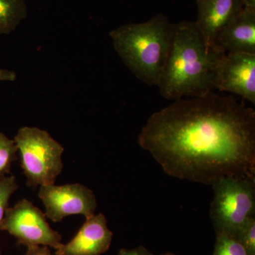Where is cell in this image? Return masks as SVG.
<instances>
[{"instance_id": "cell-2", "label": "cell", "mask_w": 255, "mask_h": 255, "mask_svg": "<svg viewBox=\"0 0 255 255\" xmlns=\"http://www.w3.org/2000/svg\"><path fill=\"white\" fill-rule=\"evenodd\" d=\"M222 52L206 44L195 21L173 23L170 48L157 87L166 100L200 97L214 91Z\"/></svg>"}, {"instance_id": "cell-16", "label": "cell", "mask_w": 255, "mask_h": 255, "mask_svg": "<svg viewBox=\"0 0 255 255\" xmlns=\"http://www.w3.org/2000/svg\"><path fill=\"white\" fill-rule=\"evenodd\" d=\"M238 241L249 255H255V217L252 218L238 233Z\"/></svg>"}, {"instance_id": "cell-17", "label": "cell", "mask_w": 255, "mask_h": 255, "mask_svg": "<svg viewBox=\"0 0 255 255\" xmlns=\"http://www.w3.org/2000/svg\"><path fill=\"white\" fill-rule=\"evenodd\" d=\"M26 251L23 255H54L50 251V248L43 246L26 247Z\"/></svg>"}, {"instance_id": "cell-6", "label": "cell", "mask_w": 255, "mask_h": 255, "mask_svg": "<svg viewBox=\"0 0 255 255\" xmlns=\"http://www.w3.org/2000/svg\"><path fill=\"white\" fill-rule=\"evenodd\" d=\"M0 230L9 233L23 246H47L56 251L63 244L62 236L50 227L45 212L26 199L8 207Z\"/></svg>"}, {"instance_id": "cell-20", "label": "cell", "mask_w": 255, "mask_h": 255, "mask_svg": "<svg viewBox=\"0 0 255 255\" xmlns=\"http://www.w3.org/2000/svg\"><path fill=\"white\" fill-rule=\"evenodd\" d=\"M244 7L255 9V0H241Z\"/></svg>"}, {"instance_id": "cell-21", "label": "cell", "mask_w": 255, "mask_h": 255, "mask_svg": "<svg viewBox=\"0 0 255 255\" xmlns=\"http://www.w3.org/2000/svg\"><path fill=\"white\" fill-rule=\"evenodd\" d=\"M160 255H176L172 254V253H165V254Z\"/></svg>"}, {"instance_id": "cell-1", "label": "cell", "mask_w": 255, "mask_h": 255, "mask_svg": "<svg viewBox=\"0 0 255 255\" xmlns=\"http://www.w3.org/2000/svg\"><path fill=\"white\" fill-rule=\"evenodd\" d=\"M138 144L172 177L211 186L255 180V112L233 96L174 101L151 115Z\"/></svg>"}, {"instance_id": "cell-7", "label": "cell", "mask_w": 255, "mask_h": 255, "mask_svg": "<svg viewBox=\"0 0 255 255\" xmlns=\"http://www.w3.org/2000/svg\"><path fill=\"white\" fill-rule=\"evenodd\" d=\"M38 197L45 206L46 217L54 223L73 215L88 219L95 215L97 207L95 193L80 183L41 186Z\"/></svg>"}, {"instance_id": "cell-18", "label": "cell", "mask_w": 255, "mask_h": 255, "mask_svg": "<svg viewBox=\"0 0 255 255\" xmlns=\"http://www.w3.org/2000/svg\"><path fill=\"white\" fill-rule=\"evenodd\" d=\"M118 255H154L144 246H138L134 249H121Z\"/></svg>"}, {"instance_id": "cell-14", "label": "cell", "mask_w": 255, "mask_h": 255, "mask_svg": "<svg viewBox=\"0 0 255 255\" xmlns=\"http://www.w3.org/2000/svg\"><path fill=\"white\" fill-rule=\"evenodd\" d=\"M213 255H249L237 238L228 235L216 234Z\"/></svg>"}, {"instance_id": "cell-15", "label": "cell", "mask_w": 255, "mask_h": 255, "mask_svg": "<svg viewBox=\"0 0 255 255\" xmlns=\"http://www.w3.org/2000/svg\"><path fill=\"white\" fill-rule=\"evenodd\" d=\"M18 189V184L14 176H7L0 179V223L8 209L10 198Z\"/></svg>"}, {"instance_id": "cell-12", "label": "cell", "mask_w": 255, "mask_h": 255, "mask_svg": "<svg viewBox=\"0 0 255 255\" xmlns=\"http://www.w3.org/2000/svg\"><path fill=\"white\" fill-rule=\"evenodd\" d=\"M27 16L26 0H0V35L14 31Z\"/></svg>"}, {"instance_id": "cell-3", "label": "cell", "mask_w": 255, "mask_h": 255, "mask_svg": "<svg viewBox=\"0 0 255 255\" xmlns=\"http://www.w3.org/2000/svg\"><path fill=\"white\" fill-rule=\"evenodd\" d=\"M173 23L162 14L142 23H127L110 36L116 52L138 80L157 86L170 48Z\"/></svg>"}, {"instance_id": "cell-19", "label": "cell", "mask_w": 255, "mask_h": 255, "mask_svg": "<svg viewBox=\"0 0 255 255\" xmlns=\"http://www.w3.org/2000/svg\"><path fill=\"white\" fill-rule=\"evenodd\" d=\"M16 80V73L12 70L0 69V82H14Z\"/></svg>"}, {"instance_id": "cell-9", "label": "cell", "mask_w": 255, "mask_h": 255, "mask_svg": "<svg viewBox=\"0 0 255 255\" xmlns=\"http://www.w3.org/2000/svg\"><path fill=\"white\" fill-rule=\"evenodd\" d=\"M113 233L103 214L86 219L75 237L55 252V255H102L110 250Z\"/></svg>"}, {"instance_id": "cell-22", "label": "cell", "mask_w": 255, "mask_h": 255, "mask_svg": "<svg viewBox=\"0 0 255 255\" xmlns=\"http://www.w3.org/2000/svg\"><path fill=\"white\" fill-rule=\"evenodd\" d=\"M196 1H197V2H199V1H203V0H196Z\"/></svg>"}, {"instance_id": "cell-13", "label": "cell", "mask_w": 255, "mask_h": 255, "mask_svg": "<svg viewBox=\"0 0 255 255\" xmlns=\"http://www.w3.org/2000/svg\"><path fill=\"white\" fill-rule=\"evenodd\" d=\"M17 147L14 139H10L0 132V179L7 177L11 172V165L16 160Z\"/></svg>"}, {"instance_id": "cell-5", "label": "cell", "mask_w": 255, "mask_h": 255, "mask_svg": "<svg viewBox=\"0 0 255 255\" xmlns=\"http://www.w3.org/2000/svg\"><path fill=\"white\" fill-rule=\"evenodd\" d=\"M211 221L216 234L237 237L252 218L255 217V180L226 177L212 184Z\"/></svg>"}, {"instance_id": "cell-8", "label": "cell", "mask_w": 255, "mask_h": 255, "mask_svg": "<svg viewBox=\"0 0 255 255\" xmlns=\"http://www.w3.org/2000/svg\"><path fill=\"white\" fill-rule=\"evenodd\" d=\"M215 89L240 96L255 104V54L226 53L216 68Z\"/></svg>"}, {"instance_id": "cell-10", "label": "cell", "mask_w": 255, "mask_h": 255, "mask_svg": "<svg viewBox=\"0 0 255 255\" xmlns=\"http://www.w3.org/2000/svg\"><path fill=\"white\" fill-rule=\"evenodd\" d=\"M214 46L224 53L255 54V9L243 7L218 33Z\"/></svg>"}, {"instance_id": "cell-11", "label": "cell", "mask_w": 255, "mask_h": 255, "mask_svg": "<svg viewBox=\"0 0 255 255\" xmlns=\"http://www.w3.org/2000/svg\"><path fill=\"white\" fill-rule=\"evenodd\" d=\"M197 4L199 14L195 21L196 26L206 44L215 48L214 40L218 33L244 6L241 0H203Z\"/></svg>"}, {"instance_id": "cell-4", "label": "cell", "mask_w": 255, "mask_h": 255, "mask_svg": "<svg viewBox=\"0 0 255 255\" xmlns=\"http://www.w3.org/2000/svg\"><path fill=\"white\" fill-rule=\"evenodd\" d=\"M14 140L28 187L54 184L63 172V146L49 132L37 127L18 129Z\"/></svg>"}]
</instances>
